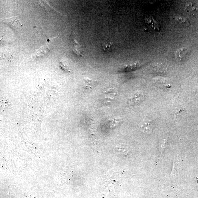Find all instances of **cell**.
Instances as JSON below:
<instances>
[{"instance_id":"10","label":"cell","mask_w":198,"mask_h":198,"mask_svg":"<svg viewBox=\"0 0 198 198\" xmlns=\"http://www.w3.org/2000/svg\"><path fill=\"white\" fill-rule=\"evenodd\" d=\"M183 111L182 110V109H178V110H175L174 114V117L175 118L178 119L179 118H181L183 113Z\"/></svg>"},{"instance_id":"12","label":"cell","mask_w":198,"mask_h":198,"mask_svg":"<svg viewBox=\"0 0 198 198\" xmlns=\"http://www.w3.org/2000/svg\"><path fill=\"white\" fill-rule=\"evenodd\" d=\"M112 44L111 43H108V44L105 45L103 49L105 51L106 50H108L110 49L111 46H112Z\"/></svg>"},{"instance_id":"3","label":"cell","mask_w":198,"mask_h":198,"mask_svg":"<svg viewBox=\"0 0 198 198\" xmlns=\"http://www.w3.org/2000/svg\"><path fill=\"white\" fill-rule=\"evenodd\" d=\"M146 23L147 24L148 28L152 32H156L159 31V27L158 23L152 18L147 19L146 20Z\"/></svg>"},{"instance_id":"11","label":"cell","mask_w":198,"mask_h":198,"mask_svg":"<svg viewBox=\"0 0 198 198\" xmlns=\"http://www.w3.org/2000/svg\"><path fill=\"white\" fill-rule=\"evenodd\" d=\"M61 67H62L63 70L66 71V72H69V71L68 68H67V67L65 66L64 63H62V62H61Z\"/></svg>"},{"instance_id":"2","label":"cell","mask_w":198,"mask_h":198,"mask_svg":"<svg viewBox=\"0 0 198 198\" xmlns=\"http://www.w3.org/2000/svg\"><path fill=\"white\" fill-rule=\"evenodd\" d=\"M144 95L141 93H136L128 98L127 103L130 106H136L140 103L144 99Z\"/></svg>"},{"instance_id":"5","label":"cell","mask_w":198,"mask_h":198,"mask_svg":"<svg viewBox=\"0 0 198 198\" xmlns=\"http://www.w3.org/2000/svg\"><path fill=\"white\" fill-rule=\"evenodd\" d=\"M140 128L142 131L146 134H151L153 131V125L152 122L150 121L144 122L140 126Z\"/></svg>"},{"instance_id":"6","label":"cell","mask_w":198,"mask_h":198,"mask_svg":"<svg viewBox=\"0 0 198 198\" xmlns=\"http://www.w3.org/2000/svg\"><path fill=\"white\" fill-rule=\"evenodd\" d=\"M187 51L186 49L182 48L179 50L176 53V56L179 61L184 60L187 57Z\"/></svg>"},{"instance_id":"1","label":"cell","mask_w":198,"mask_h":198,"mask_svg":"<svg viewBox=\"0 0 198 198\" xmlns=\"http://www.w3.org/2000/svg\"><path fill=\"white\" fill-rule=\"evenodd\" d=\"M19 16L1 20L3 23L9 26L14 29H19L22 26L20 20L19 18Z\"/></svg>"},{"instance_id":"7","label":"cell","mask_w":198,"mask_h":198,"mask_svg":"<svg viewBox=\"0 0 198 198\" xmlns=\"http://www.w3.org/2000/svg\"><path fill=\"white\" fill-rule=\"evenodd\" d=\"M115 150L117 153L121 154L122 155H126L128 152V148L123 145L116 146L115 148Z\"/></svg>"},{"instance_id":"8","label":"cell","mask_w":198,"mask_h":198,"mask_svg":"<svg viewBox=\"0 0 198 198\" xmlns=\"http://www.w3.org/2000/svg\"><path fill=\"white\" fill-rule=\"evenodd\" d=\"M122 123V120L120 118H114L110 119L109 121V124L111 128H114L117 127Z\"/></svg>"},{"instance_id":"9","label":"cell","mask_w":198,"mask_h":198,"mask_svg":"<svg viewBox=\"0 0 198 198\" xmlns=\"http://www.w3.org/2000/svg\"><path fill=\"white\" fill-rule=\"evenodd\" d=\"M176 21L178 24L184 27H187L189 25V22L187 19L182 17H177L176 18Z\"/></svg>"},{"instance_id":"4","label":"cell","mask_w":198,"mask_h":198,"mask_svg":"<svg viewBox=\"0 0 198 198\" xmlns=\"http://www.w3.org/2000/svg\"><path fill=\"white\" fill-rule=\"evenodd\" d=\"M84 80L85 83L84 89L87 92H90L97 84L96 81L90 78H85Z\"/></svg>"}]
</instances>
